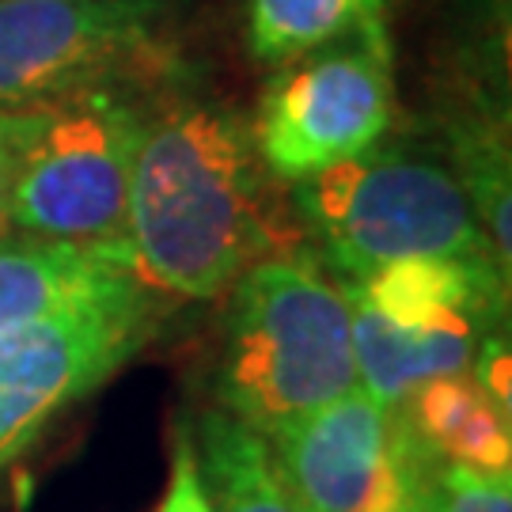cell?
Segmentation results:
<instances>
[{
    "label": "cell",
    "instance_id": "7",
    "mask_svg": "<svg viewBox=\"0 0 512 512\" xmlns=\"http://www.w3.org/2000/svg\"><path fill=\"white\" fill-rule=\"evenodd\" d=\"M395 118L387 31L334 42L277 69L251 122L255 145L281 183H300L372 152Z\"/></svg>",
    "mask_w": 512,
    "mask_h": 512
},
{
    "label": "cell",
    "instance_id": "18",
    "mask_svg": "<svg viewBox=\"0 0 512 512\" xmlns=\"http://www.w3.org/2000/svg\"><path fill=\"white\" fill-rule=\"evenodd\" d=\"M19 133H23V114L0 110V236L16 232L12 228V194H16Z\"/></svg>",
    "mask_w": 512,
    "mask_h": 512
},
{
    "label": "cell",
    "instance_id": "15",
    "mask_svg": "<svg viewBox=\"0 0 512 512\" xmlns=\"http://www.w3.org/2000/svg\"><path fill=\"white\" fill-rule=\"evenodd\" d=\"M440 490L456 512H512L509 475H486L471 467H440Z\"/></svg>",
    "mask_w": 512,
    "mask_h": 512
},
{
    "label": "cell",
    "instance_id": "11",
    "mask_svg": "<svg viewBox=\"0 0 512 512\" xmlns=\"http://www.w3.org/2000/svg\"><path fill=\"white\" fill-rule=\"evenodd\" d=\"M353 308V361H357V387H365L376 403L399 406L425 380L467 372L475 361L478 327H395L380 311H372L342 285Z\"/></svg>",
    "mask_w": 512,
    "mask_h": 512
},
{
    "label": "cell",
    "instance_id": "1",
    "mask_svg": "<svg viewBox=\"0 0 512 512\" xmlns=\"http://www.w3.org/2000/svg\"><path fill=\"white\" fill-rule=\"evenodd\" d=\"M293 217L243 110L198 95L148 107L126 205L129 270L145 289L217 300L258 258L300 247Z\"/></svg>",
    "mask_w": 512,
    "mask_h": 512
},
{
    "label": "cell",
    "instance_id": "16",
    "mask_svg": "<svg viewBox=\"0 0 512 512\" xmlns=\"http://www.w3.org/2000/svg\"><path fill=\"white\" fill-rule=\"evenodd\" d=\"M156 512H213L209 497H205L190 429H175V444H171V478H167V490H164V497H160Z\"/></svg>",
    "mask_w": 512,
    "mask_h": 512
},
{
    "label": "cell",
    "instance_id": "19",
    "mask_svg": "<svg viewBox=\"0 0 512 512\" xmlns=\"http://www.w3.org/2000/svg\"><path fill=\"white\" fill-rule=\"evenodd\" d=\"M414 512H456L452 509V501H448L444 490H440V475L433 478L418 497H414Z\"/></svg>",
    "mask_w": 512,
    "mask_h": 512
},
{
    "label": "cell",
    "instance_id": "13",
    "mask_svg": "<svg viewBox=\"0 0 512 512\" xmlns=\"http://www.w3.org/2000/svg\"><path fill=\"white\" fill-rule=\"evenodd\" d=\"M190 437L213 512H304L277 471L266 437L251 425L209 406Z\"/></svg>",
    "mask_w": 512,
    "mask_h": 512
},
{
    "label": "cell",
    "instance_id": "2",
    "mask_svg": "<svg viewBox=\"0 0 512 512\" xmlns=\"http://www.w3.org/2000/svg\"><path fill=\"white\" fill-rule=\"evenodd\" d=\"M224 296L217 410L270 437L357 387L349 296L304 247L258 258Z\"/></svg>",
    "mask_w": 512,
    "mask_h": 512
},
{
    "label": "cell",
    "instance_id": "8",
    "mask_svg": "<svg viewBox=\"0 0 512 512\" xmlns=\"http://www.w3.org/2000/svg\"><path fill=\"white\" fill-rule=\"evenodd\" d=\"M270 456L304 512H399L440 475L395 406L365 387L285 421L270 437Z\"/></svg>",
    "mask_w": 512,
    "mask_h": 512
},
{
    "label": "cell",
    "instance_id": "6",
    "mask_svg": "<svg viewBox=\"0 0 512 512\" xmlns=\"http://www.w3.org/2000/svg\"><path fill=\"white\" fill-rule=\"evenodd\" d=\"M160 311L164 296L129 285L0 330V467L133 361L156 338Z\"/></svg>",
    "mask_w": 512,
    "mask_h": 512
},
{
    "label": "cell",
    "instance_id": "12",
    "mask_svg": "<svg viewBox=\"0 0 512 512\" xmlns=\"http://www.w3.org/2000/svg\"><path fill=\"white\" fill-rule=\"evenodd\" d=\"M395 410L440 463L486 475H512L509 418L497 414V406L478 391L471 372L425 380Z\"/></svg>",
    "mask_w": 512,
    "mask_h": 512
},
{
    "label": "cell",
    "instance_id": "9",
    "mask_svg": "<svg viewBox=\"0 0 512 512\" xmlns=\"http://www.w3.org/2000/svg\"><path fill=\"white\" fill-rule=\"evenodd\" d=\"M509 274L494 258L414 255L376 266L361 281H346L353 293L387 323L410 330L425 327H478L505 308Z\"/></svg>",
    "mask_w": 512,
    "mask_h": 512
},
{
    "label": "cell",
    "instance_id": "14",
    "mask_svg": "<svg viewBox=\"0 0 512 512\" xmlns=\"http://www.w3.org/2000/svg\"><path fill=\"white\" fill-rule=\"evenodd\" d=\"M395 0H243V38L258 65L285 69L346 38L387 31Z\"/></svg>",
    "mask_w": 512,
    "mask_h": 512
},
{
    "label": "cell",
    "instance_id": "4",
    "mask_svg": "<svg viewBox=\"0 0 512 512\" xmlns=\"http://www.w3.org/2000/svg\"><path fill=\"white\" fill-rule=\"evenodd\" d=\"M289 202L346 281L414 255L497 262L456 175L410 152L353 156L293 183Z\"/></svg>",
    "mask_w": 512,
    "mask_h": 512
},
{
    "label": "cell",
    "instance_id": "5",
    "mask_svg": "<svg viewBox=\"0 0 512 512\" xmlns=\"http://www.w3.org/2000/svg\"><path fill=\"white\" fill-rule=\"evenodd\" d=\"M164 0H0V110L175 73Z\"/></svg>",
    "mask_w": 512,
    "mask_h": 512
},
{
    "label": "cell",
    "instance_id": "3",
    "mask_svg": "<svg viewBox=\"0 0 512 512\" xmlns=\"http://www.w3.org/2000/svg\"><path fill=\"white\" fill-rule=\"evenodd\" d=\"M148 107L141 88L107 84L19 110L12 228L84 247H126L129 179Z\"/></svg>",
    "mask_w": 512,
    "mask_h": 512
},
{
    "label": "cell",
    "instance_id": "10",
    "mask_svg": "<svg viewBox=\"0 0 512 512\" xmlns=\"http://www.w3.org/2000/svg\"><path fill=\"white\" fill-rule=\"evenodd\" d=\"M129 285L141 281L129 270L126 247H84L27 232L0 236V330L122 293Z\"/></svg>",
    "mask_w": 512,
    "mask_h": 512
},
{
    "label": "cell",
    "instance_id": "20",
    "mask_svg": "<svg viewBox=\"0 0 512 512\" xmlns=\"http://www.w3.org/2000/svg\"><path fill=\"white\" fill-rule=\"evenodd\" d=\"M399 512H414V505H410V509H399Z\"/></svg>",
    "mask_w": 512,
    "mask_h": 512
},
{
    "label": "cell",
    "instance_id": "17",
    "mask_svg": "<svg viewBox=\"0 0 512 512\" xmlns=\"http://www.w3.org/2000/svg\"><path fill=\"white\" fill-rule=\"evenodd\" d=\"M475 365V380L478 391L497 406V414L512 418V361H509V342L505 338H486V346L478 353Z\"/></svg>",
    "mask_w": 512,
    "mask_h": 512
}]
</instances>
